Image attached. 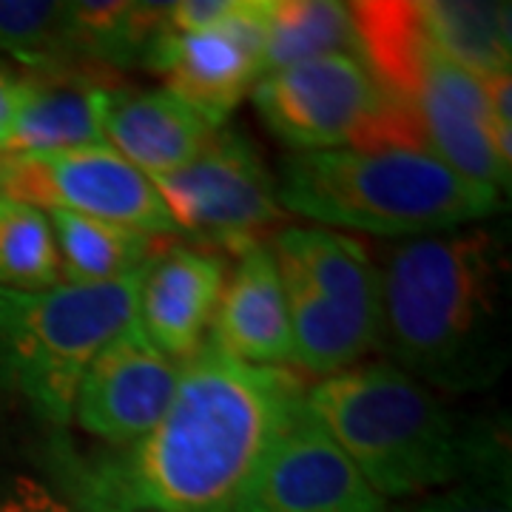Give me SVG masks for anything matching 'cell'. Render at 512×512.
<instances>
[{"instance_id": "1", "label": "cell", "mask_w": 512, "mask_h": 512, "mask_svg": "<svg viewBox=\"0 0 512 512\" xmlns=\"http://www.w3.org/2000/svg\"><path fill=\"white\" fill-rule=\"evenodd\" d=\"M288 367H254L202 345L180 365L165 416L143 439L72 458L77 512H234L274 441L308 407Z\"/></svg>"}, {"instance_id": "2", "label": "cell", "mask_w": 512, "mask_h": 512, "mask_svg": "<svg viewBox=\"0 0 512 512\" xmlns=\"http://www.w3.org/2000/svg\"><path fill=\"white\" fill-rule=\"evenodd\" d=\"M382 342L430 390L478 393L510 365V262L484 228L402 239L382 254Z\"/></svg>"}, {"instance_id": "3", "label": "cell", "mask_w": 512, "mask_h": 512, "mask_svg": "<svg viewBox=\"0 0 512 512\" xmlns=\"http://www.w3.org/2000/svg\"><path fill=\"white\" fill-rule=\"evenodd\" d=\"M305 402L382 498L510 470L498 436L458 421L447 402L393 362L353 365L319 379Z\"/></svg>"}, {"instance_id": "4", "label": "cell", "mask_w": 512, "mask_h": 512, "mask_svg": "<svg viewBox=\"0 0 512 512\" xmlns=\"http://www.w3.org/2000/svg\"><path fill=\"white\" fill-rule=\"evenodd\" d=\"M285 214L370 237H427L458 231L501 208V191L456 174L416 148L293 151L276 177Z\"/></svg>"}, {"instance_id": "5", "label": "cell", "mask_w": 512, "mask_h": 512, "mask_svg": "<svg viewBox=\"0 0 512 512\" xmlns=\"http://www.w3.org/2000/svg\"><path fill=\"white\" fill-rule=\"evenodd\" d=\"M350 15L362 63L384 97L419 123L427 151L473 183L510 191L512 171L490 143L484 83L430 43L416 0L350 3Z\"/></svg>"}, {"instance_id": "6", "label": "cell", "mask_w": 512, "mask_h": 512, "mask_svg": "<svg viewBox=\"0 0 512 512\" xmlns=\"http://www.w3.org/2000/svg\"><path fill=\"white\" fill-rule=\"evenodd\" d=\"M140 276L49 291L0 288V387L43 424H69L86 367L137 316Z\"/></svg>"}, {"instance_id": "7", "label": "cell", "mask_w": 512, "mask_h": 512, "mask_svg": "<svg viewBox=\"0 0 512 512\" xmlns=\"http://www.w3.org/2000/svg\"><path fill=\"white\" fill-rule=\"evenodd\" d=\"M271 248L296 365L319 379L359 365L382 342V282L365 245L342 231L291 225Z\"/></svg>"}, {"instance_id": "8", "label": "cell", "mask_w": 512, "mask_h": 512, "mask_svg": "<svg viewBox=\"0 0 512 512\" xmlns=\"http://www.w3.org/2000/svg\"><path fill=\"white\" fill-rule=\"evenodd\" d=\"M254 106L268 131L293 151H427L419 123L384 97L362 57H316L262 74Z\"/></svg>"}, {"instance_id": "9", "label": "cell", "mask_w": 512, "mask_h": 512, "mask_svg": "<svg viewBox=\"0 0 512 512\" xmlns=\"http://www.w3.org/2000/svg\"><path fill=\"white\" fill-rule=\"evenodd\" d=\"M180 234L239 254L288 220L276 180L245 134L220 126L197 160L154 180Z\"/></svg>"}, {"instance_id": "10", "label": "cell", "mask_w": 512, "mask_h": 512, "mask_svg": "<svg viewBox=\"0 0 512 512\" xmlns=\"http://www.w3.org/2000/svg\"><path fill=\"white\" fill-rule=\"evenodd\" d=\"M0 197L40 211H72L117 222L157 239L183 237L154 180L111 146L9 154L0 174Z\"/></svg>"}, {"instance_id": "11", "label": "cell", "mask_w": 512, "mask_h": 512, "mask_svg": "<svg viewBox=\"0 0 512 512\" xmlns=\"http://www.w3.org/2000/svg\"><path fill=\"white\" fill-rule=\"evenodd\" d=\"M271 0H234V9L217 26L160 37L146 69L165 77V89L214 128L225 126L228 114L265 74Z\"/></svg>"}, {"instance_id": "12", "label": "cell", "mask_w": 512, "mask_h": 512, "mask_svg": "<svg viewBox=\"0 0 512 512\" xmlns=\"http://www.w3.org/2000/svg\"><path fill=\"white\" fill-rule=\"evenodd\" d=\"M308 404V402H305ZM234 512H390L384 498L305 407L274 441Z\"/></svg>"}, {"instance_id": "13", "label": "cell", "mask_w": 512, "mask_h": 512, "mask_svg": "<svg viewBox=\"0 0 512 512\" xmlns=\"http://www.w3.org/2000/svg\"><path fill=\"white\" fill-rule=\"evenodd\" d=\"M177 382L180 365L154 348L134 316L86 367L72 419L94 439L128 447L163 419Z\"/></svg>"}, {"instance_id": "14", "label": "cell", "mask_w": 512, "mask_h": 512, "mask_svg": "<svg viewBox=\"0 0 512 512\" xmlns=\"http://www.w3.org/2000/svg\"><path fill=\"white\" fill-rule=\"evenodd\" d=\"M225 279L228 262L214 248L165 242L148 262L137 291V322L171 362L183 365L205 345Z\"/></svg>"}, {"instance_id": "15", "label": "cell", "mask_w": 512, "mask_h": 512, "mask_svg": "<svg viewBox=\"0 0 512 512\" xmlns=\"http://www.w3.org/2000/svg\"><path fill=\"white\" fill-rule=\"evenodd\" d=\"M237 256L205 345L245 365L291 370L296 365L291 319L274 248L271 242H254Z\"/></svg>"}, {"instance_id": "16", "label": "cell", "mask_w": 512, "mask_h": 512, "mask_svg": "<svg viewBox=\"0 0 512 512\" xmlns=\"http://www.w3.org/2000/svg\"><path fill=\"white\" fill-rule=\"evenodd\" d=\"M120 86L117 72L97 66H66L20 74V106L3 143L9 154H55L106 146L100 100Z\"/></svg>"}, {"instance_id": "17", "label": "cell", "mask_w": 512, "mask_h": 512, "mask_svg": "<svg viewBox=\"0 0 512 512\" xmlns=\"http://www.w3.org/2000/svg\"><path fill=\"white\" fill-rule=\"evenodd\" d=\"M100 123L114 151L151 180L197 160L217 131L168 89L143 92L126 83L103 92Z\"/></svg>"}, {"instance_id": "18", "label": "cell", "mask_w": 512, "mask_h": 512, "mask_svg": "<svg viewBox=\"0 0 512 512\" xmlns=\"http://www.w3.org/2000/svg\"><path fill=\"white\" fill-rule=\"evenodd\" d=\"M55 234L63 285H109L143 274L165 239L72 211H46Z\"/></svg>"}, {"instance_id": "19", "label": "cell", "mask_w": 512, "mask_h": 512, "mask_svg": "<svg viewBox=\"0 0 512 512\" xmlns=\"http://www.w3.org/2000/svg\"><path fill=\"white\" fill-rule=\"evenodd\" d=\"M416 6L424 35L441 55L481 80L510 72V3L416 0Z\"/></svg>"}, {"instance_id": "20", "label": "cell", "mask_w": 512, "mask_h": 512, "mask_svg": "<svg viewBox=\"0 0 512 512\" xmlns=\"http://www.w3.org/2000/svg\"><path fill=\"white\" fill-rule=\"evenodd\" d=\"M328 55L359 57V37L348 3L271 0L265 74Z\"/></svg>"}, {"instance_id": "21", "label": "cell", "mask_w": 512, "mask_h": 512, "mask_svg": "<svg viewBox=\"0 0 512 512\" xmlns=\"http://www.w3.org/2000/svg\"><path fill=\"white\" fill-rule=\"evenodd\" d=\"M63 285L49 214L0 197V288L49 291Z\"/></svg>"}, {"instance_id": "22", "label": "cell", "mask_w": 512, "mask_h": 512, "mask_svg": "<svg viewBox=\"0 0 512 512\" xmlns=\"http://www.w3.org/2000/svg\"><path fill=\"white\" fill-rule=\"evenodd\" d=\"M0 57L18 60L26 72L83 66L72 55L66 3L0 0Z\"/></svg>"}, {"instance_id": "23", "label": "cell", "mask_w": 512, "mask_h": 512, "mask_svg": "<svg viewBox=\"0 0 512 512\" xmlns=\"http://www.w3.org/2000/svg\"><path fill=\"white\" fill-rule=\"evenodd\" d=\"M390 512H512L510 470H490L456 481L450 490L424 495L421 501Z\"/></svg>"}, {"instance_id": "24", "label": "cell", "mask_w": 512, "mask_h": 512, "mask_svg": "<svg viewBox=\"0 0 512 512\" xmlns=\"http://www.w3.org/2000/svg\"><path fill=\"white\" fill-rule=\"evenodd\" d=\"M487 111H490V143L504 168H512V77L495 74L484 77Z\"/></svg>"}, {"instance_id": "25", "label": "cell", "mask_w": 512, "mask_h": 512, "mask_svg": "<svg viewBox=\"0 0 512 512\" xmlns=\"http://www.w3.org/2000/svg\"><path fill=\"white\" fill-rule=\"evenodd\" d=\"M234 9V0H183L171 3L168 26L177 35H194L217 26Z\"/></svg>"}, {"instance_id": "26", "label": "cell", "mask_w": 512, "mask_h": 512, "mask_svg": "<svg viewBox=\"0 0 512 512\" xmlns=\"http://www.w3.org/2000/svg\"><path fill=\"white\" fill-rule=\"evenodd\" d=\"M0 512H77L72 504L60 501L46 490H37L32 484H23L15 490L0 493Z\"/></svg>"}, {"instance_id": "27", "label": "cell", "mask_w": 512, "mask_h": 512, "mask_svg": "<svg viewBox=\"0 0 512 512\" xmlns=\"http://www.w3.org/2000/svg\"><path fill=\"white\" fill-rule=\"evenodd\" d=\"M20 106V74L0 69V146L6 143Z\"/></svg>"}, {"instance_id": "28", "label": "cell", "mask_w": 512, "mask_h": 512, "mask_svg": "<svg viewBox=\"0 0 512 512\" xmlns=\"http://www.w3.org/2000/svg\"><path fill=\"white\" fill-rule=\"evenodd\" d=\"M6 160H9V151H3V148H0V174H3V165H6Z\"/></svg>"}]
</instances>
